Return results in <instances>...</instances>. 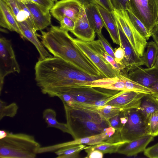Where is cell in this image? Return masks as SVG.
<instances>
[{
    "instance_id": "obj_9",
    "label": "cell",
    "mask_w": 158,
    "mask_h": 158,
    "mask_svg": "<svg viewBox=\"0 0 158 158\" xmlns=\"http://www.w3.org/2000/svg\"><path fill=\"white\" fill-rule=\"evenodd\" d=\"M73 41L105 78H113L118 76L120 72L114 69L107 61L99 55L88 42L83 41L78 39L73 38Z\"/></svg>"
},
{
    "instance_id": "obj_4",
    "label": "cell",
    "mask_w": 158,
    "mask_h": 158,
    "mask_svg": "<svg viewBox=\"0 0 158 158\" xmlns=\"http://www.w3.org/2000/svg\"><path fill=\"white\" fill-rule=\"evenodd\" d=\"M0 139L1 158H35L41 147L33 136L25 133L7 131Z\"/></svg>"
},
{
    "instance_id": "obj_27",
    "label": "cell",
    "mask_w": 158,
    "mask_h": 158,
    "mask_svg": "<svg viewBox=\"0 0 158 158\" xmlns=\"http://www.w3.org/2000/svg\"><path fill=\"white\" fill-rule=\"evenodd\" d=\"M139 108L148 117L152 113L158 111V98L151 94H145L142 99Z\"/></svg>"
},
{
    "instance_id": "obj_46",
    "label": "cell",
    "mask_w": 158,
    "mask_h": 158,
    "mask_svg": "<svg viewBox=\"0 0 158 158\" xmlns=\"http://www.w3.org/2000/svg\"><path fill=\"white\" fill-rule=\"evenodd\" d=\"M152 36L158 46V23L154 27L152 32Z\"/></svg>"
},
{
    "instance_id": "obj_7",
    "label": "cell",
    "mask_w": 158,
    "mask_h": 158,
    "mask_svg": "<svg viewBox=\"0 0 158 158\" xmlns=\"http://www.w3.org/2000/svg\"><path fill=\"white\" fill-rule=\"evenodd\" d=\"M112 13L136 53L139 57H142L147 44V40L132 25L127 10H119L114 8Z\"/></svg>"
},
{
    "instance_id": "obj_3",
    "label": "cell",
    "mask_w": 158,
    "mask_h": 158,
    "mask_svg": "<svg viewBox=\"0 0 158 158\" xmlns=\"http://www.w3.org/2000/svg\"><path fill=\"white\" fill-rule=\"evenodd\" d=\"M64 105L66 124L74 139L101 133L110 127L96 111Z\"/></svg>"
},
{
    "instance_id": "obj_18",
    "label": "cell",
    "mask_w": 158,
    "mask_h": 158,
    "mask_svg": "<svg viewBox=\"0 0 158 158\" xmlns=\"http://www.w3.org/2000/svg\"><path fill=\"white\" fill-rule=\"evenodd\" d=\"M78 85L98 87L117 91H126L125 81L119 74L113 78H103Z\"/></svg>"
},
{
    "instance_id": "obj_29",
    "label": "cell",
    "mask_w": 158,
    "mask_h": 158,
    "mask_svg": "<svg viewBox=\"0 0 158 158\" xmlns=\"http://www.w3.org/2000/svg\"><path fill=\"white\" fill-rule=\"evenodd\" d=\"M146 47L147 51L141 57L144 64L149 68L155 63L158 54V46L154 41H152L147 43Z\"/></svg>"
},
{
    "instance_id": "obj_21",
    "label": "cell",
    "mask_w": 158,
    "mask_h": 158,
    "mask_svg": "<svg viewBox=\"0 0 158 158\" xmlns=\"http://www.w3.org/2000/svg\"><path fill=\"white\" fill-rule=\"evenodd\" d=\"M102 19L104 26L108 32L113 42L119 45V35L115 18L113 13L96 3Z\"/></svg>"
},
{
    "instance_id": "obj_20",
    "label": "cell",
    "mask_w": 158,
    "mask_h": 158,
    "mask_svg": "<svg viewBox=\"0 0 158 158\" xmlns=\"http://www.w3.org/2000/svg\"><path fill=\"white\" fill-rule=\"evenodd\" d=\"M0 25L11 31L16 32L23 37V33L12 10L2 0H0Z\"/></svg>"
},
{
    "instance_id": "obj_6",
    "label": "cell",
    "mask_w": 158,
    "mask_h": 158,
    "mask_svg": "<svg viewBox=\"0 0 158 158\" xmlns=\"http://www.w3.org/2000/svg\"><path fill=\"white\" fill-rule=\"evenodd\" d=\"M130 11L152 34L157 24L158 0H130Z\"/></svg>"
},
{
    "instance_id": "obj_44",
    "label": "cell",
    "mask_w": 158,
    "mask_h": 158,
    "mask_svg": "<svg viewBox=\"0 0 158 158\" xmlns=\"http://www.w3.org/2000/svg\"><path fill=\"white\" fill-rule=\"evenodd\" d=\"M87 155L85 158H102L103 153L101 151L97 150H85Z\"/></svg>"
},
{
    "instance_id": "obj_33",
    "label": "cell",
    "mask_w": 158,
    "mask_h": 158,
    "mask_svg": "<svg viewBox=\"0 0 158 158\" xmlns=\"http://www.w3.org/2000/svg\"><path fill=\"white\" fill-rule=\"evenodd\" d=\"M129 19L135 28L147 40L152 36L143 23L130 10H127Z\"/></svg>"
},
{
    "instance_id": "obj_10",
    "label": "cell",
    "mask_w": 158,
    "mask_h": 158,
    "mask_svg": "<svg viewBox=\"0 0 158 158\" xmlns=\"http://www.w3.org/2000/svg\"><path fill=\"white\" fill-rule=\"evenodd\" d=\"M115 128L109 127L103 132L95 135L74 139V140L54 145L41 147L40 153L55 151L61 148L80 144L93 145L98 144L110 139L116 134Z\"/></svg>"
},
{
    "instance_id": "obj_35",
    "label": "cell",
    "mask_w": 158,
    "mask_h": 158,
    "mask_svg": "<svg viewBox=\"0 0 158 158\" xmlns=\"http://www.w3.org/2000/svg\"><path fill=\"white\" fill-rule=\"evenodd\" d=\"M59 22L60 24V27L63 30L71 31L74 28L75 21L70 18L64 17Z\"/></svg>"
},
{
    "instance_id": "obj_37",
    "label": "cell",
    "mask_w": 158,
    "mask_h": 158,
    "mask_svg": "<svg viewBox=\"0 0 158 158\" xmlns=\"http://www.w3.org/2000/svg\"><path fill=\"white\" fill-rule=\"evenodd\" d=\"M130 0H111L115 9L119 10H130Z\"/></svg>"
},
{
    "instance_id": "obj_14",
    "label": "cell",
    "mask_w": 158,
    "mask_h": 158,
    "mask_svg": "<svg viewBox=\"0 0 158 158\" xmlns=\"http://www.w3.org/2000/svg\"><path fill=\"white\" fill-rule=\"evenodd\" d=\"M146 94L130 91H121L120 94L108 102L110 105L125 110L139 108L142 99Z\"/></svg>"
},
{
    "instance_id": "obj_12",
    "label": "cell",
    "mask_w": 158,
    "mask_h": 158,
    "mask_svg": "<svg viewBox=\"0 0 158 158\" xmlns=\"http://www.w3.org/2000/svg\"><path fill=\"white\" fill-rule=\"evenodd\" d=\"M84 9V5L80 0H61L54 4L50 12L59 21L64 16L75 21Z\"/></svg>"
},
{
    "instance_id": "obj_48",
    "label": "cell",
    "mask_w": 158,
    "mask_h": 158,
    "mask_svg": "<svg viewBox=\"0 0 158 158\" xmlns=\"http://www.w3.org/2000/svg\"><path fill=\"white\" fill-rule=\"evenodd\" d=\"M83 4L96 3L94 0H80Z\"/></svg>"
},
{
    "instance_id": "obj_11",
    "label": "cell",
    "mask_w": 158,
    "mask_h": 158,
    "mask_svg": "<svg viewBox=\"0 0 158 158\" xmlns=\"http://www.w3.org/2000/svg\"><path fill=\"white\" fill-rule=\"evenodd\" d=\"M63 93L68 94L73 101L86 103L102 100L114 94L99 91L93 87L81 85L69 87L62 93Z\"/></svg>"
},
{
    "instance_id": "obj_47",
    "label": "cell",
    "mask_w": 158,
    "mask_h": 158,
    "mask_svg": "<svg viewBox=\"0 0 158 158\" xmlns=\"http://www.w3.org/2000/svg\"><path fill=\"white\" fill-rule=\"evenodd\" d=\"M7 134V131L4 130L0 131V139L6 137Z\"/></svg>"
},
{
    "instance_id": "obj_32",
    "label": "cell",
    "mask_w": 158,
    "mask_h": 158,
    "mask_svg": "<svg viewBox=\"0 0 158 158\" xmlns=\"http://www.w3.org/2000/svg\"><path fill=\"white\" fill-rule=\"evenodd\" d=\"M19 107L15 102L9 105L5 102L0 100V120L5 117L13 118L17 114Z\"/></svg>"
},
{
    "instance_id": "obj_39",
    "label": "cell",
    "mask_w": 158,
    "mask_h": 158,
    "mask_svg": "<svg viewBox=\"0 0 158 158\" xmlns=\"http://www.w3.org/2000/svg\"><path fill=\"white\" fill-rule=\"evenodd\" d=\"M114 50L115 61L117 63L123 66L125 69L126 67L123 62L125 56L123 49L121 47H119Z\"/></svg>"
},
{
    "instance_id": "obj_26",
    "label": "cell",
    "mask_w": 158,
    "mask_h": 158,
    "mask_svg": "<svg viewBox=\"0 0 158 158\" xmlns=\"http://www.w3.org/2000/svg\"><path fill=\"white\" fill-rule=\"evenodd\" d=\"M93 49L101 57L107 61L116 70L119 72H123L125 68L117 63L114 59L105 50L98 39L88 42Z\"/></svg>"
},
{
    "instance_id": "obj_24",
    "label": "cell",
    "mask_w": 158,
    "mask_h": 158,
    "mask_svg": "<svg viewBox=\"0 0 158 158\" xmlns=\"http://www.w3.org/2000/svg\"><path fill=\"white\" fill-rule=\"evenodd\" d=\"M96 3L83 4L89 23L97 34L102 33L104 23L102 16Z\"/></svg>"
},
{
    "instance_id": "obj_28",
    "label": "cell",
    "mask_w": 158,
    "mask_h": 158,
    "mask_svg": "<svg viewBox=\"0 0 158 158\" xmlns=\"http://www.w3.org/2000/svg\"><path fill=\"white\" fill-rule=\"evenodd\" d=\"M86 147L84 144L67 146L59 149L55 153L57 158H77L80 152Z\"/></svg>"
},
{
    "instance_id": "obj_45",
    "label": "cell",
    "mask_w": 158,
    "mask_h": 158,
    "mask_svg": "<svg viewBox=\"0 0 158 158\" xmlns=\"http://www.w3.org/2000/svg\"><path fill=\"white\" fill-rule=\"evenodd\" d=\"M152 91V95L158 98V81L152 85L149 88Z\"/></svg>"
},
{
    "instance_id": "obj_51",
    "label": "cell",
    "mask_w": 158,
    "mask_h": 158,
    "mask_svg": "<svg viewBox=\"0 0 158 158\" xmlns=\"http://www.w3.org/2000/svg\"><path fill=\"white\" fill-rule=\"evenodd\" d=\"M51 0L52 1L54 2H56L57 1V0Z\"/></svg>"
},
{
    "instance_id": "obj_42",
    "label": "cell",
    "mask_w": 158,
    "mask_h": 158,
    "mask_svg": "<svg viewBox=\"0 0 158 158\" xmlns=\"http://www.w3.org/2000/svg\"><path fill=\"white\" fill-rule=\"evenodd\" d=\"M96 3L105 9L113 12L114 8L111 0H94Z\"/></svg>"
},
{
    "instance_id": "obj_50",
    "label": "cell",
    "mask_w": 158,
    "mask_h": 158,
    "mask_svg": "<svg viewBox=\"0 0 158 158\" xmlns=\"http://www.w3.org/2000/svg\"><path fill=\"white\" fill-rule=\"evenodd\" d=\"M156 67L158 68V54L156 58L155 63L154 65Z\"/></svg>"
},
{
    "instance_id": "obj_2",
    "label": "cell",
    "mask_w": 158,
    "mask_h": 158,
    "mask_svg": "<svg viewBox=\"0 0 158 158\" xmlns=\"http://www.w3.org/2000/svg\"><path fill=\"white\" fill-rule=\"evenodd\" d=\"M41 32V43L54 56L72 64L89 75L103 76L76 44L68 31L52 25L48 31Z\"/></svg>"
},
{
    "instance_id": "obj_30",
    "label": "cell",
    "mask_w": 158,
    "mask_h": 158,
    "mask_svg": "<svg viewBox=\"0 0 158 158\" xmlns=\"http://www.w3.org/2000/svg\"><path fill=\"white\" fill-rule=\"evenodd\" d=\"M119 74L125 81L126 91L152 94V92L149 88L130 79L128 77L126 73L121 72Z\"/></svg>"
},
{
    "instance_id": "obj_40",
    "label": "cell",
    "mask_w": 158,
    "mask_h": 158,
    "mask_svg": "<svg viewBox=\"0 0 158 158\" xmlns=\"http://www.w3.org/2000/svg\"><path fill=\"white\" fill-rule=\"evenodd\" d=\"M43 9L49 11L54 5V2L51 0H31Z\"/></svg>"
},
{
    "instance_id": "obj_19",
    "label": "cell",
    "mask_w": 158,
    "mask_h": 158,
    "mask_svg": "<svg viewBox=\"0 0 158 158\" xmlns=\"http://www.w3.org/2000/svg\"><path fill=\"white\" fill-rule=\"evenodd\" d=\"M17 22L23 33V37L31 42L38 51L40 55L39 60L52 56L38 39L36 31L32 28L26 21Z\"/></svg>"
},
{
    "instance_id": "obj_25",
    "label": "cell",
    "mask_w": 158,
    "mask_h": 158,
    "mask_svg": "<svg viewBox=\"0 0 158 158\" xmlns=\"http://www.w3.org/2000/svg\"><path fill=\"white\" fill-rule=\"evenodd\" d=\"M56 114L53 109L48 108L45 109L43 113V118L47 124V127H54L64 132L71 135V132L67 124L59 122L56 119Z\"/></svg>"
},
{
    "instance_id": "obj_8",
    "label": "cell",
    "mask_w": 158,
    "mask_h": 158,
    "mask_svg": "<svg viewBox=\"0 0 158 158\" xmlns=\"http://www.w3.org/2000/svg\"><path fill=\"white\" fill-rule=\"evenodd\" d=\"M20 71L10 41L0 39V90L1 92L5 77L9 74Z\"/></svg>"
},
{
    "instance_id": "obj_13",
    "label": "cell",
    "mask_w": 158,
    "mask_h": 158,
    "mask_svg": "<svg viewBox=\"0 0 158 158\" xmlns=\"http://www.w3.org/2000/svg\"><path fill=\"white\" fill-rule=\"evenodd\" d=\"M115 19L119 33V46L123 49L125 54L123 60L126 67L124 72L127 74L130 71L144 64L142 57L136 53L118 22L116 18Z\"/></svg>"
},
{
    "instance_id": "obj_41",
    "label": "cell",
    "mask_w": 158,
    "mask_h": 158,
    "mask_svg": "<svg viewBox=\"0 0 158 158\" xmlns=\"http://www.w3.org/2000/svg\"><path fill=\"white\" fill-rule=\"evenodd\" d=\"M120 112L110 119L108 121L110 127L114 128L116 131L119 132L121 128Z\"/></svg>"
},
{
    "instance_id": "obj_52",
    "label": "cell",
    "mask_w": 158,
    "mask_h": 158,
    "mask_svg": "<svg viewBox=\"0 0 158 158\" xmlns=\"http://www.w3.org/2000/svg\"><path fill=\"white\" fill-rule=\"evenodd\" d=\"M157 24L158 23V15H157Z\"/></svg>"
},
{
    "instance_id": "obj_34",
    "label": "cell",
    "mask_w": 158,
    "mask_h": 158,
    "mask_svg": "<svg viewBox=\"0 0 158 158\" xmlns=\"http://www.w3.org/2000/svg\"><path fill=\"white\" fill-rule=\"evenodd\" d=\"M148 129L149 135H158V111L151 114L148 117Z\"/></svg>"
},
{
    "instance_id": "obj_31",
    "label": "cell",
    "mask_w": 158,
    "mask_h": 158,
    "mask_svg": "<svg viewBox=\"0 0 158 158\" xmlns=\"http://www.w3.org/2000/svg\"><path fill=\"white\" fill-rule=\"evenodd\" d=\"M91 110L97 112L104 120L108 122L110 119L118 114L123 110L113 106L105 105L94 107Z\"/></svg>"
},
{
    "instance_id": "obj_43",
    "label": "cell",
    "mask_w": 158,
    "mask_h": 158,
    "mask_svg": "<svg viewBox=\"0 0 158 158\" xmlns=\"http://www.w3.org/2000/svg\"><path fill=\"white\" fill-rule=\"evenodd\" d=\"M2 0L10 8L15 17L20 10L18 6L17 0Z\"/></svg>"
},
{
    "instance_id": "obj_15",
    "label": "cell",
    "mask_w": 158,
    "mask_h": 158,
    "mask_svg": "<svg viewBox=\"0 0 158 158\" xmlns=\"http://www.w3.org/2000/svg\"><path fill=\"white\" fill-rule=\"evenodd\" d=\"M128 72L129 78L148 88L158 81V68L154 65L145 69L139 66Z\"/></svg>"
},
{
    "instance_id": "obj_22",
    "label": "cell",
    "mask_w": 158,
    "mask_h": 158,
    "mask_svg": "<svg viewBox=\"0 0 158 158\" xmlns=\"http://www.w3.org/2000/svg\"><path fill=\"white\" fill-rule=\"evenodd\" d=\"M25 5L31 13L37 31H42L51 24V15L49 11L43 9L34 3Z\"/></svg>"
},
{
    "instance_id": "obj_38",
    "label": "cell",
    "mask_w": 158,
    "mask_h": 158,
    "mask_svg": "<svg viewBox=\"0 0 158 158\" xmlns=\"http://www.w3.org/2000/svg\"><path fill=\"white\" fill-rule=\"evenodd\" d=\"M144 155L150 158H158V143L146 148L143 151Z\"/></svg>"
},
{
    "instance_id": "obj_36",
    "label": "cell",
    "mask_w": 158,
    "mask_h": 158,
    "mask_svg": "<svg viewBox=\"0 0 158 158\" xmlns=\"http://www.w3.org/2000/svg\"><path fill=\"white\" fill-rule=\"evenodd\" d=\"M98 40L102 46L107 53L115 60L114 50L107 40L105 38L102 33L97 34Z\"/></svg>"
},
{
    "instance_id": "obj_16",
    "label": "cell",
    "mask_w": 158,
    "mask_h": 158,
    "mask_svg": "<svg viewBox=\"0 0 158 158\" xmlns=\"http://www.w3.org/2000/svg\"><path fill=\"white\" fill-rule=\"evenodd\" d=\"M71 32L83 41L90 42L94 40L96 33L89 23L84 8L76 20L74 28Z\"/></svg>"
},
{
    "instance_id": "obj_17",
    "label": "cell",
    "mask_w": 158,
    "mask_h": 158,
    "mask_svg": "<svg viewBox=\"0 0 158 158\" xmlns=\"http://www.w3.org/2000/svg\"><path fill=\"white\" fill-rule=\"evenodd\" d=\"M154 139V137L146 135L126 143L121 146L117 152L127 156H135L143 152L147 145Z\"/></svg>"
},
{
    "instance_id": "obj_49",
    "label": "cell",
    "mask_w": 158,
    "mask_h": 158,
    "mask_svg": "<svg viewBox=\"0 0 158 158\" xmlns=\"http://www.w3.org/2000/svg\"><path fill=\"white\" fill-rule=\"evenodd\" d=\"M18 2L25 5L31 3H33L31 0H17Z\"/></svg>"
},
{
    "instance_id": "obj_5",
    "label": "cell",
    "mask_w": 158,
    "mask_h": 158,
    "mask_svg": "<svg viewBox=\"0 0 158 158\" xmlns=\"http://www.w3.org/2000/svg\"><path fill=\"white\" fill-rule=\"evenodd\" d=\"M120 114L121 128L119 133L122 140L129 142L149 135L148 117L139 108L123 110Z\"/></svg>"
},
{
    "instance_id": "obj_1",
    "label": "cell",
    "mask_w": 158,
    "mask_h": 158,
    "mask_svg": "<svg viewBox=\"0 0 158 158\" xmlns=\"http://www.w3.org/2000/svg\"><path fill=\"white\" fill-rule=\"evenodd\" d=\"M35 70L37 85L43 94L51 97H57L71 87L104 78L89 75L72 64L54 56L39 59Z\"/></svg>"
},
{
    "instance_id": "obj_23",
    "label": "cell",
    "mask_w": 158,
    "mask_h": 158,
    "mask_svg": "<svg viewBox=\"0 0 158 158\" xmlns=\"http://www.w3.org/2000/svg\"><path fill=\"white\" fill-rule=\"evenodd\" d=\"M127 142L121 140L120 134L118 132L111 139L98 144L86 146L84 150H97L103 154L115 153L117 152L121 146Z\"/></svg>"
}]
</instances>
